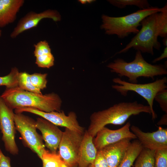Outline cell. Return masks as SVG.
<instances>
[{"label":"cell","mask_w":167,"mask_h":167,"mask_svg":"<svg viewBox=\"0 0 167 167\" xmlns=\"http://www.w3.org/2000/svg\"><path fill=\"white\" fill-rule=\"evenodd\" d=\"M143 148L138 140L131 143L118 167H131Z\"/></svg>","instance_id":"ac0fdd59"},{"label":"cell","mask_w":167,"mask_h":167,"mask_svg":"<svg viewBox=\"0 0 167 167\" xmlns=\"http://www.w3.org/2000/svg\"><path fill=\"white\" fill-rule=\"evenodd\" d=\"M23 112L37 115L57 126L64 127L80 134H84L85 131L84 128L79 124L76 113L74 111H71L66 115L62 111L46 112L29 107L15 109V113Z\"/></svg>","instance_id":"30bf717a"},{"label":"cell","mask_w":167,"mask_h":167,"mask_svg":"<svg viewBox=\"0 0 167 167\" xmlns=\"http://www.w3.org/2000/svg\"><path fill=\"white\" fill-rule=\"evenodd\" d=\"M154 167H167V149L156 151Z\"/></svg>","instance_id":"4316f807"},{"label":"cell","mask_w":167,"mask_h":167,"mask_svg":"<svg viewBox=\"0 0 167 167\" xmlns=\"http://www.w3.org/2000/svg\"><path fill=\"white\" fill-rule=\"evenodd\" d=\"M167 57V47H166L164 50L163 52L161 55L158 57L155 58L152 61L153 63H156L157 62L161 60L166 58Z\"/></svg>","instance_id":"1f68e13d"},{"label":"cell","mask_w":167,"mask_h":167,"mask_svg":"<svg viewBox=\"0 0 167 167\" xmlns=\"http://www.w3.org/2000/svg\"><path fill=\"white\" fill-rule=\"evenodd\" d=\"M158 14L154 13L142 20L141 29L124 48L115 54L126 53L131 48L152 55L154 49L159 50L161 45L158 40Z\"/></svg>","instance_id":"5b68a950"},{"label":"cell","mask_w":167,"mask_h":167,"mask_svg":"<svg viewBox=\"0 0 167 167\" xmlns=\"http://www.w3.org/2000/svg\"><path fill=\"white\" fill-rule=\"evenodd\" d=\"M19 73L16 67L12 68L8 74L0 77V86H5L6 88L18 86L17 77Z\"/></svg>","instance_id":"603a6c76"},{"label":"cell","mask_w":167,"mask_h":167,"mask_svg":"<svg viewBox=\"0 0 167 167\" xmlns=\"http://www.w3.org/2000/svg\"><path fill=\"white\" fill-rule=\"evenodd\" d=\"M166 36L164 37L162 40V42L163 45L166 47H167V37Z\"/></svg>","instance_id":"e575fe53"},{"label":"cell","mask_w":167,"mask_h":167,"mask_svg":"<svg viewBox=\"0 0 167 167\" xmlns=\"http://www.w3.org/2000/svg\"><path fill=\"white\" fill-rule=\"evenodd\" d=\"M54 58L52 53L36 57L35 63L38 67L49 68L54 65Z\"/></svg>","instance_id":"484cf974"},{"label":"cell","mask_w":167,"mask_h":167,"mask_svg":"<svg viewBox=\"0 0 167 167\" xmlns=\"http://www.w3.org/2000/svg\"><path fill=\"white\" fill-rule=\"evenodd\" d=\"M154 100L159 104L162 111L167 113V89H165L158 92Z\"/></svg>","instance_id":"f1b7e54d"},{"label":"cell","mask_w":167,"mask_h":167,"mask_svg":"<svg viewBox=\"0 0 167 167\" xmlns=\"http://www.w3.org/2000/svg\"><path fill=\"white\" fill-rule=\"evenodd\" d=\"M47 73H34L30 74V80L35 87L40 89L43 90L47 87Z\"/></svg>","instance_id":"d4e9b609"},{"label":"cell","mask_w":167,"mask_h":167,"mask_svg":"<svg viewBox=\"0 0 167 167\" xmlns=\"http://www.w3.org/2000/svg\"><path fill=\"white\" fill-rule=\"evenodd\" d=\"M110 4L120 9H123L128 6H135L140 10L150 8L151 6L147 0H109Z\"/></svg>","instance_id":"44dd1931"},{"label":"cell","mask_w":167,"mask_h":167,"mask_svg":"<svg viewBox=\"0 0 167 167\" xmlns=\"http://www.w3.org/2000/svg\"><path fill=\"white\" fill-rule=\"evenodd\" d=\"M131 124L127 122L122 127L112 130L104 127L97 133L93 142L97 150L105 147L125 139H137L135 135L130 131Z\"/></svg>","instance_id":"8fae6325"},{"label":"cell","mask_w":167,"mask_h":167,"mask_svg":"<svg viewBox=\"0 0 167 167\" xmlns=\"http://www.w3.org/2000/svg\"><path fill=\"white\" fill-rule=\"evenodd\" d=\"M158 125H167V113H165L161 117L160 120L157 123Z\"/></svg>","instance_id":"d6a6232c"},{"label":"cell","mask_w":167,"mask_h":167,"mask_svg":"<svg viewBox=\"0 0 167 167\" xmlns=\"http://www.w3.org/2000/svg\"><path fill=\"white\" fill-rule=\"evenodd\" d=\"M113 81L118 85H112V88L123 96H126L128 91H132L143 97L147 101L150 108L152 119L154 120L156 118L157 115L153 108V101L158 92L167 89L166 77L152 82L144 84L131 83L118 77L113 78Z\"/></svg>","instance_id":"8992f818"},{"label":"cell","mask_w":167,"mask_h":167,"mask_svg":"<svg viewBox=\"0 0 167 167\" xmlns=\"http://www.w3.org/2000/svg\"><path fill=\"white\" fill-rule=\"evenodd\" d=\"M10 157L5 156L0 149V167H11Z\"/></svg>","instance_id":"4dcf8cb0"},{"label":"cell","mask_w":167,"mask_h":167,"mask_svg":"<svg viewBox=\"0 0 167 167\" xmlns=\"http://www.w3.org/2000/svg\"><path fill=\"white\" fill-rule=\"evenodd\" d=\"M34 54L35 57L45 54L51 53V49L46 41H40L34 45Z\"/></svg>","instance_id":"83f0119b"},{"label":"cell","mask_w":167,"mask_h":167,"mask_svg":"<svg viewBox=\"0 0 167 167\" xmlns=\"http://www.w3.org/2000/svg\"><path fill=\"white\" fill-rule=\"evenodd\" d=\"M97 152L93 138L85 131L79 151L78 167H88L93 165Z\"/></svg>","instance_id":"e0dca14e"},{"label":"cell","mask_w":167,"mask_h":167,"mask_svg":"<svg viewBox=\"0 0 167 167\" xmlns=\"http://www.w3.org/2000/svg\"><path fill=\"white\" fill-rule=\"evenodd\" d=\"M15 113L0 95V130L2 140L6 150L13 155L18 154L19 149L15 140L16 128L14 122Z\"/></svg>","instance_id":"9c48e42d"},{"label":"cell","mask_w":167,"mask_h":167,"mask_svg":"<svg viewBox=\"0 0 167 167\" xmlns=\"http://www.w3.org/2000/svg\"><path fill=\"white\" fill-rule=\"evenodd\" d=\"M93 165L94 167H109L106 160L101 150H97Z\"/></svg>","instance_id":"f546056e"},{"label":"cell","mask_w":167,"mask_h":167,"mask_svg":"<svg viewBox=\"0 0 167 167\" xmlns=\"http://www.w3.org/2000/svg\"><path fill=\"white\" fill-rule=\"evenodd\" d=\"M2 34V31L1 29V28H0V39L1 37Z\"/></svg>","instance_id":"d590c367"},{"label":"cell","mask_w":167,"mask_h":167,"mask_svg":"<svg viewBox=\"0 0 167 167\" xmlns=\"http://www.w3.org/2000/svg\"><path fill=\"white\" fill-rule=\"evenodd\" d=\"M164 7L159 8L151 6L149 8L139 10L129 15L120 17H111L105 15L101 16V29L108 35H116L122 39L133 33L137 34L139 30L138 27L144 18L155 13L163 11Z\"/></svg>","instance_id":"277c9868"},{"label":"cell","mask_w":167,"mask_h":167,"mask_svg":"<svg viewBox=\"0 0 167 167\" xmlns=\"http://www.w3.org/2000/svg\"><path fill=\"white\" fill-rule=\"evenodd\" d=\"M88 167H94L93 165L91 164Z\"/></svg>","instance_id":"8d00e7d4"},{"label":"cell","mask_w":167,"mask_h":167,"mask_svg":"<svg viewBox=\"0 0 167 167\" xmlns=\"http://www.w3.org/2000/svg\"><path fill=\"white\" fill-rule=\"evenodd\" d=\"M14 119L16 130L19 132L24 145L41 160L47 150L42 136L37 132L36 121L21 113H15Z\"/></svg>","instance_id":"52a82bcc"},{"label":"cell","mask_w":167,"mask_h":167,"mask_svg":"<svg viewBox=\"0 0 167 167\" xmlns=\"http://www.w3.org/2000/svg\"><path fill=\"white\" fill-rule=\"evenodd\" d=\"M163 11L158 12V36H167V4H165Z\"/></svg>","instance_id":"cb8c5ba5"},{"label":"cell","mask_w":167,"mask_h":167,"mask_svg":"<svg viewBox=\"0 0 167 167\" xmlns=\"http://www.w3.org/2000/svg\"><path fill=\"white\" fill-rule=\"evenodd\" d=\"M107 66L112 72L120 77L125 76L129 82L137 83L139 77L151 78L154 80L156 76L167 74V67L162 64L152 65L148 62L143 57L142 53L137 50L133 60L128 62L121 58H118L109 63Z\"/></svg>","instance_id":"3957f363"},{"label":"cell","mask_w":167,"mask_h":167,"mask_svg":"<svg viewBox=\"0 0 167 167\" xmlns=\"http://www.w3.org/2000/svg\"><path fill=\"white\" fill-rule=\"evenodd\" d=\"M155 152L143 148L136 159L134 167H154Z\"/></svg>","instance_id":"d6986e66"},{"label":"cell","mask_w":167,"mask_h":167,"mask_svg":"<svg viewBox=\"0 0 167 167\" xmlns=\"http://www.w3.org/2000/svg\"><path fill=\"white\" fill-rule=\"evenodd\" d=\"M84 134L65 128L59 143L58 153L67 167H78Z\"/></svg>","instance_id":"ba28073f"},{"label":"cell","mask_w":167,"mask_h":167,"mask_svg":"<svg viewBox=\"0 0 167 167\" xmlns=\"http://www.w3.org/2000/svg\"><path fill=\"white\" fill-rule=\"evenodd\" d=\"M131 129L144 148L156 151L167 149L166 128L160 126L155 131L145 132L138 127L133 125Z\"/></svg>","instance_id":"4fadbf2b"},{"label":"cell","mask_w":167,"mask_h":167,"mask_svg":"<svg viewBox=\"0 0 167 167\" xmlns=\"http://www.w3.org/2000/svg\"><path fill=\"white\" fill-rule=\"evenodd\" d=\"M1 96L13 109L29 107L46 112H60L62 103L59 96L54 92L43 95L25 91L18 86L6 88Z\"/></svg>","instance_id":"7a4b0ae2"},{"label":"cell","mask_w":167,"mask_h":167,"mask_svg":"<svg viewBox=\"0 0 167 167\" xmlns=\"http://www.w3.org/2000/svg\"><path fill=\"white\" fill-rule=\"evenodd\" d=\"M131 139H124L101 149L109 167H118L131 143Z\"/></svg>","instance_id":"9a60e30c"},{"label":"cell","mask_w":167,"mask_h":167,"mask_svg":"<svg viewBox=\"0 0 167 167\" xmlns=\"http://www.w3.org/2000/svg\"><path fill=\"white\" fill-rule=\"evenodd\" d=\"M18 87L20 89L28 91L42 93L41 90L35 87L30 80V74L24 72L19 73L18 77Z\"/></svg>","instance_id":"7402d4cb"},{"label":"cell","mask_w":167,"mask_h":167,"mask_svg":"<svg viewBox=\"0 0 167 167\" xmlns=\"http://www.w3.org/2000/svg\"><path fill=\"white\" fill-rule=\"evenodd\" d=\"M49 18L55 22L60 21L61 16L57 11L48 9L40 13L31 11L19 21L11 33L10 36L14 39L24 31L36 27L43 19Z\"/></svg>","instance_id":"7c38bea8"},{"label":"cell","mask_w":167,"mask_h":167,"mask_svg":"<svg viewBox=\"0 0 167 167\" xmlns=\"http://www.w3.org/2000/svg\"><path fill=\"white\" fill-rule=\"evenodd\" d=\"M94 1H95L92 0H80L79 1V2L82 4H85L87 3H90Z\"/></svg>","instance_id":"836d02e7"},{"label":"cell","mask_w":167,"mask_h":167,"mask_svg":"<svg viewBox=\"0 0 167 167\" xmlns=\"http://www.w3.org/2000/svg\"><path fill=\"white\" fill-rule=\"evenodd\" d=\"M36 126L42 134L46 146L52 152H57L63 132L57 126L41 118H38Z\"/></svg>","instance_id":"5bb4252c"},{"label":"cell","mask_w":167,"mask_h":167,"mask_svg":"<svg viewBox=\"0 0 167 167\" xmlns=\"http://www.w3.org/2000/svg\"><path fill=\"white\" fill-rule=\"evenodd\" d=\"M142 113L151 115L149 106L136 101L120 102L106 109L93 113L90 117V124L87 131L93 138L97 132L107 125H122L131 116Z\"/></svg>","instance_id":"6da1fadb"},{"label":"cell","mask_w":167,"mask_h":167,"mask_svg":"<svg viewBox=\"0 0 167 167\" xmlns=\"http://www.w3.org/2000/svg\"><path fill=\"white\" fill-rule=\"evenodd\" d=\"M24 0H0V28L15 21Z\"/></svg>","instance_id":"2e32d148"},{"label":"cell","mask_w":167,"mask_h":167,"mask_svg":"<svg viewBox=\"0 0 167 167\" xmlns=\"http://www.w3.org/2000/svg\"><path fill=\"white\" fill-rule=\"evenodd\" d=\"M41 160L42 167H67L58 153L48 150L43 154Z\"/></svg>","instance_id":"ffe728a7"}]
</instances>
